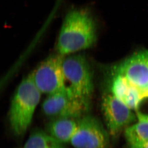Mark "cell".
Returning <instances> with one entry per match:
<instances>
[{"instance_id":"6da1fadb","label":"cell","mask_w":148,"mask_h":148,"mask_svg":"<svg viewBox=\"0 0 148 148\" xmlns=\"http://www.w3.org/2000/svg\"><path fill=\"white\" fill-rule=\"evenodd\" d=\"M97 38V27L92 15L84 9L71 10L62 24L56 50L66 56L91 48Z\"/></svg>"},{"instance_id":"7a4b0ae2","label":"cell","mask_w":148,"mask_h":148,"mask_svg":"<svg viewBox=\"0 0 148 148\" xmlns=\"http://www.w3.org/2000/svg\"><path fill=\"white\" fill-rule=\"evenodd\" d=\"M42 94L35 85L31 73L20 82L12 101L9 120L14 135L25 134L31 124Z\"/></svg>"},{"instance_id":"3957f363","label":"cell","mask_w":148,"mask_h":148,"mask_svg":"<svg viewBox=\"0 0 148 148\" xmlns=\"http://www.w3.org/2000/svg\"><path fill=\"white\" fill-rule=\"evenodd\" d=\"M62 68L65 90L90 106L94 82L92 68L88 58L82 53L64 56Z\"/></svg>"},{"instance_id":"277c9868","label":"cell","mask_w":148,"mask_h":148,"mask_svg":"<svg viewBox=\"0 0 148 148\" xmlns=\"http://www.w3.org/2000/svg\"><path fill=\"white\" fill-rule=\"evenodd\" d=\"M64 56L58 53L51 55L31 72L35 85L41 93L49 95L64 90Z\"/></svg>"},{"instance_id":"5b68a950","label":"cell","mask_w":148,"mask_h":148,"mask_svg":"<svg viewBox=\"0 0 148 148\" xmlns=\"http://www.w3.org/2000/svg\"><path fill=\"white\" fill-rule=\"evenodd\" d=\"M101 108L107 130L113 137L117 136L123 129L135 121L132 109L111 93L103 95Z\"/></svg>"},{"instance_id":"8992f818","label":"cell","mask_w":148,"mask_h":148,"mask_svg":"<svg viewBox=\"0 0 148 148\" xmlns=\"http://www.w3.org/2000/svg\"><path fill=\"white\" fill-rule=\"evenodd\" d=\"M90 106L70 95L65 90L48 95L42 105L43 112L52 119L60 117H82Z\"/></svg>"},{"instance_id":"52a82bcc","label":"cell","mask_w":148,"mask_h":148,"mask_svg":"<svg viewBox=\"0 0 148 148\" xmlns=\"http://www.w3.org/2000/svg\"><path fill=\"white\" fill-rule=\"evenodd\" d=\"M109 133L95 117L84 116L78 119V127L70 143L75 148H106Z\"/></svg>"},{"instance_id":"ba28073f","label":"cell","mask_w":148,"mask_h":148,"mask_svg":"<svg viewBox=\"0 0 148 148\" xmlns=\"http://www.w3.org/2000/svg\"><path fill=\"white\" fill-rule=\"evenodd\" d=\"M112 71L125 77L143 92L148 91V50L134 53L114 66Z\"/></svg>"},{"instance_id":"9c48e42d","label":"cell","mask_w":148,"mask_h":148,"mask_svg":"<svg viewBox=\"0 0 148 148\" xmlns=\"http://www.w3.org/2000/svg\"><path fill=\"white\" fill-rule=\"evenodd\" d=\"M78 127V119L71 117L53 119L48 125V133L63 144L70 143Z\"/></svg>"},{"instance_id":"30bf717a","label":"cell","mask_w":148,"mask_h":148,"mask_svg":"<svg viewBox=\"0 0 148 148\" xmlns=\"http://www.w3.org/2000/svg\"><path fill=\"white\" fill-rule=\"evenodd\" d=\"M125 135L130 148H134L148 141V121H140L126 128Z\"/></svg>"},{"instance_id":"8fae6325","label":"cell","mask_w":148,"mask_h":148,"mask_svg":"<svg viewBox=\"0 0 148 148\" xmlns=\"http://www.w3.org/2000/svg\"><path fill=\"white\" fill-rule=\"evenodd\" d=\"M24 148H64V146L49 133L38 130L30 135Z\"/></svg>"},{"instance_id":"7c38bea8","label":"cell","mask_w":148,"mask_h":148,"mask_svg":"<svg viewBox=\"0 0 148 148\" xmlns=\"http://www.w3.org/2000/svg\"><path fill=\"white\" fill-rule=\"evenodd\" d=\"M112 75L111 93L124 103L131 84L125 77L120 74L112 73Z\"/></svg>"},{"instance_id":"4fadbf2b","label":"cell","mask_w":148,"mask_h":148,"mask_svg":"<svg viewBox=\"0 0 148 148\" xmlns=\"http://www.w3.org/2000/svg\"><path fill=\"white\" fill-rule=\"evenodd\" d=\"M140 102L148 105V91L143 92V95ZM139 102V103H140ZM138 120L143 119L148 113V108H138L136 110ZM145 121H148V116Z\"/></svg>"},{"instance_id":"5bb4252c","label":"cell","mask_w":148,"mask_h":148,"mask_svg":"<svg viewBox=\"0 0 148 148\" xmlns=\"http://www.w3.org/2000/svg\"><path fill=\"white\" fill-rule=\"evenodd\" d=\"M134 148H148V141L146 143H144V144Z\"/></svg>"}]
</instances>
